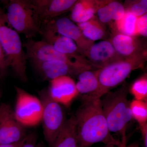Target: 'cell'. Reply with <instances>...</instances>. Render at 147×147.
<instances>
[{
    "label": "cell",
    "mask_w": 147,
    "mask_h": 147,
    "mask_svg": "<svg viewBox=\"0 0 147 147\" xmlns=\"http://www.w3.org/2000/svg\"><path fill=\"white\" fill-rule=\"evenodd\" d=\"M37 136L36 133L32 132L27 134L24 143L19 147H36Z\"/></svg>",
    "instance_id": "cell-29"
},
{
    "label": "cell",
    "mask_w": 147,
    "mask_h": 147,
    "mask_svg": "<svg viewBox=\"0 0 147 147\" xmlns=\"http://www.w3.org/2000/svg\"><path fill=\"white\" fill-rule=\"evenodd\" d=\"M103 147H139V145L136 143H133L129 145H127V144H124L121 142V144L119 146H115L113 145H106V146Z\"/></svg>",
    "instance_id": "cell-32"
},
{
    "label": "cell",
    "mask_w": 147,
    "mask_h": 147,
    "mask_svg": "<svg viewBox=\"0 0 147 147\" xmlns=\"http://www.w3.org/2000/svg\"><path fill=\"white\" fill-rule=\"evenodd\" d=\"M147 52L124 58L97 69L99 88L92 97L100 98L121 84L135 69L142 67L146 61Z\"/></svg>",
    "instance_id": "cell-3"
},
{
    "label": "cell",
    "mask_w": 147,
    "mask_h": 147,
    "mask_svg": "<svg viewBox=\"0 0 147 147\" xmlns=\"http://www.w3.org/2000/svg\"><path fill=\"white\" fill-rule=\"evenodd\" d=\"M125 11H129L138 17L147 13V0L129 1L124 5Z\"/></svg>",
    "instance_id": "cell-24"
},
{
    "label": "cell",
    "mask_w": 147,
    "mask_h": 147,
    "mask_svg": "<svg viewBox=\"0 0 147 147\" xmlns=\"http://www.w3.org/2000/svg\"><path fill=\"white\" fill-rule=\"evenodd\" d=\"M5 13L0 12V42L16 76L23 82L28 80L26 74L27 58L18 33L6 25Z\"/></svg>",
    "instance_id": "cell-5"
},
{
    "label": "cell",
    "mask_w": 147,
    "mask_h": 147,
    "mask_svg": "<svg viewBox=\"0 0 147 147\" xmlns=\"http://www.w3.org/2000/svg\"><path fill=\"white\" fill-rule=\"evenodd\" d=\"M130 109L132 117L139 125L147 123V101L134 99L130 102Z\"/></svg>",
    "instance_id": "cell-23"
},
{
    "label": "cell",
    "mask_w": 147,
    "mask_h": 147,
    "mask_svg": "<svg viewBox=\"0 0 147 147\" xmlns=\"http://www.w3.org/2000/svg\"><path fill=\"white\" fill-rule=\"evenodd\" d=\"M15 118L24 127L38 125L42 120V106L40 99L19 87L15 86Z\"/></svg>",
    "instance_id": "cell-8"
},
{
    "label": "cell",
    "mask_w": 147,
    "mask_h": 147,
    "mask_svg": "<svg viewBox=\"0 0 147 147\" xmlns=\"http://www.w3.org/2000/svg\"><path fill=\"white\" fill-rule=\"evenodd\" d=\"M1 88H0V98H1Z\"/></svg>",
    "instance_id": "cell-35"
},
{
    "label": "cell",
    "mask_w": 147,
    "mask_h": 147,
    "mask_svg": "<svg viewBox=\"0 0 147 147\" xmlns=\"http://www.w3.org/2000/svg\"><path fill=\"white\" fill-rule=\"evenodd\" d=\"M136 29L138 35L145 37L147 36V14L137 17Z\"/></svg>",
    "instance_id": "cell-27"
},
{
    "label": "cell",
    "mask_w": 147,
    "mask_h": 147,
    "mask_svg": "<svg viewBox=\"0 0 147 147\" xmlns=\"http://www.w3.org/2000/svg\"><path fill=\"white\" fill-rule=\"evenodd\" d=\"M2 11V9H1V8H0V12H1V11Z\"/></svg>",
    "instance_id": "cell-36"
},
{
    "label": "cell",
    "mask_w": 147,
    "mask_h": 147,
    "mask_svg": "<svg viewBox=\"0 0 147 147\" xmlns=\"http://www.w3.org/2000/svg\"><path fill=\"white\" fill-rule=\"evenodd\" d=\"M42 29L51 30L72 39L76 43L80 54L84 57L94 43L85 37L78 26L67 17L55 18L42 25Z\"/></svg>",
    "instance_id": "cell-9"
},
{
    "label": "cell",
    "mask_w": 147,
    "mask_h": 147,
    "mask_svg": "<svg viewBox=\"0 0 147 147\" xmlns=\"http://www.w3.org/2000/svg\"><path fill=\"white\" fill-rule=\"evenodd\" d=\"M25 127L17 120L10 107L0 126V145L11 144L26 137Z\"/></svg>",
    "instance_id": "cell-14"
},
{
    "label": "cell",
    "mask_w": 147,
    "mask_h": 147,
    "mask_svg": "<svg viewBox=\"0 0 147 147\" xmlns=\"http://www.w3.org/2000/svg\"><path fill=\"white\" fill-rule=\"evenodd\" d=\"M137 17L129 11H125L123 18L111 25L113 31L130 36L138 35L136 29Z\"/></svg>",
    "instance_id": "cell-21"
},
{
    "label": "cell",
    "mask_w": 147,
    "mask_h": 147,
    "mask_svg": "<svg viewBox=\"0 0 147 147\" xmlns=\"http://www.w3.org/2000/svg\"><path fill=\"white\" fill-rule=\"evenodd\" d=\"M42 40L47 42L57 51L67 55H82L76 43L72 39L50 30L42 29Z\"/></svg>",
    "instance_id": "cell-16"
},
{
    "label": "cell",
    "mask_w": 147,
    "mask_h": 147,
    "mask_svg": "<svg viewBox=\"0 0 147 147\" xmlns=\"http://www.w3.org/2000/svg\"><path fill=\"white\" fill-rule=\"evenodd\" d=\"M10 107L9 105L5 103H2L0 105V126L7 112Z\"/></svg>",
    "instance_id": "cell-31"
},
{
    "label": "cell",
    "mask_w": 147,
    "mask_h": 147,
    "mask_svg": "<svg viewBox=\"0 0 147 147\" xmlns=\"http://www.w3.org/2000/svg\"><path fill=\"white\" fill-rule=\"evenodd\" d=\"M110 40L116 52L124 58L131 57L147 52L144 44L136 37L114 31Z\"/></svg>",
    "instance_id": "cell-15"
},
{
    "label": "cell",
    "mask_w": 147,
    "mask_h": 147,
    "mask_svg": "<svg viewBox=\"0 0 147 147\" xmlns=\"http://www.w3.org/2000/svg\"><path fill=\"white\" fill-rule=\"evenodd\" d=\"M26 49L27 59L31 62L61 61L86 70H93L85 57L83 55H67L58 52L43 40L28 39L23 45Z\"/></svg>",
    "instance_id": "cell-7"
},
{
    "label": "cell",
    "mask_w": 147,
    "mask_h": 147,
    "mask_svg": "<svg viewBox=\"0 0 147 147\" xmlns=\"http://www.w3.org/2000/svg\"><path fill=\"white\" fill-rule=\"evenodd\" d=\"M104 25L95 16L89 21L77 24L84 37L93 42L103 39L107 36Z\"/></svg>",
    "instance_id": "cell-20"
},
{
    "label": "cell",
    "mask_w": 147,
    "mask_h": 147,
    "mask_svg": "<svg viewBox=\"0 0 147 147\" xmlns=\"http://www.w3.org/2000/svg\"><path fill=\"white\" fill-rule=\"evenodd\" d=\"M42 26L71 10L76 0H30Z\"/></svg>",
    "instance_id": "cell-11"
},
{
    "label": "cell",
    "mask_w": 147,
    "mask_h": 147,
    "mask_svg": "<svg viewBox=\"0 0 147 147\" xmlns=\"http://www.w3.org/2000/svg\"><path fill=\"white\" fill-rule=\"evenodd\" d=\"M52 147H80L74 115L67 119Z\"/></svg>",
    "instance_id": "cell-17"
},
{
    "label": "cell",
    "mask_w": 147,
    "mask_h": 147,
    "mask_svg": "<svg viewBox=\"0 0 147 147\" xmlns=\"http://www.w3.org/2000/svg\"><path fill=\"white\" fill-rule=\"evenodd\" d=\"M78 76L76 87L79 94L93 96L99 88L97 70H85Z\"/></svg>",
    "instance_id": "cell-19"
},
{
    "label": "cell",
    "mask_w": 147,
    "mask_h": 147,
    "mask_svg": "<svg viewBox=\"0 0 147 147\" xmlns=\"http://www.w3.org/2000/svg\"><path fill=\"white\" fill-rule=\"evenodd\" d=\"M128 92V87L125 84L115 91L108 92L102 99L100 98L109 130L118 134L121 143L124 144H127V129L133 118L127 98Z\"/></svg>",
    "instance_id": "cell-2"
},
{
    "label": "cell",
    "mask_w": 147,
    "mask_h": 147,
    "mask_svg": "<svg viewBox=\"0 0 147 147\" xmlns=\"http://www.w3.org/2000/svg\"><path fill=\"white\" fill-rule=\"evenodd\" d=\"M80 147H90L96 143L119 146L108 128L100 98L84 95L82 103L74 115Z\"/></svg>",
    "instance_id": "cell-1"
},
{
    "label": "cell",
    "mask_w": 147,
    "mask_h": 147,
    "mask_svg": "<svg viewBox=\"0 0 147 147\" xmlns=\"http://www.w3.org/2000/svg\"><path fill=\"white\" fill-rule=\"evenodd\" d=\"M139 128L145 147H147V123L139 124Z\"/></svg>",
    "instance_id": "cell-30"
},
{
    "label": "cell",
    "mask_w": 147,
    "mask_h": 147,
    "mask_svg": "<svg viewBox=\"0 0 147 147\" xmlns=\"http://www.w3.org/2000/svg\"><path fill=\"white\" fill-rule=\"evenodd\" d=\"M85 57L96 70L124 59L116 52L110 40L94 43L85 54Z\"/></svg>",
    "instance_id": "cell-10"
},
{
    "label": "cell",
    "mask_w": 147,
    "mask_h": 147,
    "mask_svg": "<svg viewBox=\"0 0 147 147\" xmlns=\"http://www.w3.org/2000/svg\"><path fill=\"white\" fill-rule=\"evenodd\" d=\"M38 94L42 106L43 135L49 147H52L67 120L65 113L62 105L50 97L47 89L40 91Z\"/></svg>",
    "instance_id": "cell-6"
},
{
    "label": "cell",
    "mask_w": 147,
    "mask_h": 147,
    "mask_svg": "<svg viewBox=\"0 0 147 147\" xmlns=\"http://www.w3.org/2000/svg\"><path fill=\"white\" fill-rule=\"evenodd\" d=\"M9 67V63L0 42V79L5 77Z\"/></svg>",
    "instance_id": "cell-28"
},
{
    "label": "cell",
    "mask_w": 147,
    "mask_h": 147,
    "mask_svg": "<svg viewBox=\"0 0 147 147\" xmlns=\"http://www.w3.org/2000/svg\"><path fill=\"white\" fill-rule=\"evenodd\" d=\"M108 5L113 21L117 22L123 18L125 10L122 4L117 1H108Z\"/></svg>",
    "instance_id": "cell-26"
},
{
    "label": "cell",
    "mask_w": 147,
    "mask_h": 147,
    "mask_svg": "<svg viewBox=\"0 0 147 147\" xmlns=\"http://www.w3.org/2000/svg\"><path fill=\"white\" fill-rule=\"evenodd\" d=\"M36 147H45V146L43 144V143L41 142H39L38 144H37Z\"/></svg>",
    "instance_id": "cell-34"
},
{
    "label": "cell",
    "mask_w": 147,
    "mask_h": 147,
    "mask_svg": "<svg viewBox=\"0 0 147 147\" xmlns=\"http://www.w3.org/2000/svg\"><path fill=\"white\" fill-rule=\"evenodd\" d=\"M26 137L23 140L20 142H17L14 144H11L0 145V147H19L21 146L26 140Z\"/></svg>",
    "instance_id": "cell-33"
},
{
    "label": "cell",
    "mask_w": 147,
    "mask_h": 147,
    "mask_svg": "<svg viewBox=\"0 0 147 147\" xmlns=\"http://www.w3.org/2000/svg\"><path fill=\"white\" fill-rule=\"evenodd\" d=\"M97 1H77L71 8L70 20L76 24L89 21L94 16Z\"/></svg>",
    "instance_id": "cell-18"
},
{
    "label": "cell",
    "mask_w": 147,
    "mask_h": 147,
    "mask_svg": "<svg viewBox=\"0 0 147 147\" xmlns=\"http://www.w3.org/2000/svg\"><path fill=\"white\" fill-rule=\"evenodd\" d=\"M34 67L43 79L49 81L59 77L78 76L86 69L61 61L31 62Z\"/></svg>",
    "instance_id": "cell-13"
},
{
    "label": "cell",
    "mask_w": 147,
    "mask_h": 147,
    "mask_svg": "<svg viewBox=\"0 0 147 147\" xmlns=\"http://www.w3.org/2000/svg\"><path fill=\"white\" fill-rule=\"evenodd\" d=\"M98 19L102 24H109L112 22V17L108 5V1H97L96 13Z\"/></svg>",
    "instance_id": "cell-25"
},
{
    "label": "cell",
    "mask_w": 147,
    "mask_h": 147,
    "mask_svg": "<svg viewBox=\"0 0 147 147\" xmlns=\"http://www.w3.org/2000/svg\"><path fill=\"white\" fill-rule=\"evenodd\" d=\"M47 90L52 99L67 107L79 94L76 83L69 76H59L51 80Z\"/></svg>",
    "instance_id": "cell-12"
},
{
    "label": "cell",
    "mask_w": 147,
    "mask_h": 147,
    "mask_svg": "<svg viewBox=\"0 0 147 147\" xmlns=\"http://www.w3.org/2000/svg\"><path fill=\"white\" fill-rule=\"evenodd\" d=\"M7 23L28 39L41 34L42 25L30 0H10L6 4Z\"/></svg>",
    "instance_id": "cell-4"
},
{
    "label": "cell",
    "mask_w": 147,
    "mask_h": 147,
    "mask_svg": "<svg viewBox=\"0 0 147 147\" xmlns=\"http://www.w3.org/2000/svg\"><path fill=\"white\" fill-rule=\"evenodd\" d=\"M130 92L135 100L147 101V76L145 74L133 83L130 88Z\"/></svg>",
    "instance_id": "cell-22"
}]
</instances>
